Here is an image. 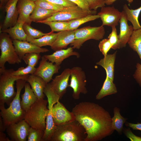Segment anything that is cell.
<instances>
[{"label":"cell","mask_w":141,"mask_h":141,"mask_svg":"<svg viewBox=\"0 0 141 141\" xmlns=\"http://www.w3.org/2000/svg\"><path fill=\"white\" fill-rule=\"evenodd\" d=\"M71 75V69L66 68L59 75H57L50 84L54 92L61 99L66 92Z\"/></svg>","instance_id":"15"},{"label":"cell","mask_w":141,"mask_h":141,"mask_svg":"<svg viewBox=\"0 0 141 141\" xmlns=\"http://www.w3.org/2000/svg\"><path fill=\"white\" fill-rule=\"evenodd\" d=\"M7 33L1 32L0 35V69H5L6 62L11 64H19L21 60L16 53L13 40Z\"/></svg>","instance_id":"6"},{"label":"cell","mask_w":141,"mask_h":141,"mask_svg":"<svg viewBox=\"0 0 141 141\" xmlns=\"http://www.w3.org/2000/svg\"><path fill=\"white\" fill-rule=\"evenodd\" d=\"M117 51L112 54H107L96 63L97 65L103 67L105 70L106 75L113 81L115 61Z\"/></svg>","instance_id":"23"},{"label":"cell","mask_w":141,"mask_h":141,"mask_svg":"<svg viewBox=\"0 0 141 141\" xmlns=\"http://www.w3.org/2000/svg\"><path fill=\"white\" fill-rule=\"evenodd\" d=\"M44 131L30 127L27 137L28 141H44Z\"/></svg>","instance_id":"37"},{"label":"cell","mask_w":141,"mask_h":141,"mask_svg":"<svg viewBox=\"0 0 141 141\" xmlns=\"http://www.w3.org/2000/svg\"><path fill=\"white\" fill-rule=\"evenodd\" d=\"M36 5L46 9L59 11L62 10L64 7L46 0H35Z\"/></svg>","instance_id":"35"},{"label":"cell","mask_w":141,"mask_h":141,"mask_svg":"<svg viewBox=\"0 0 141 141\" xmlns=\"http://www.w3.org/2000/svg\"><path fill=\"white\" fill-rule=\"evenodd\" d=\"M3 132H0V141H10Z\"/></svg>","instance_id":"48"},{"label":"cell","mask_w":141,"mask_h":141,"mask_svg":"<svg viewBox=\"0 0 141 141\" xmlns=\"http://www.w3.org/2000/svg\"><path fill=\"white\" fill-rule=\"evenodd\" d=\"M123 11L126 15L128 20L132 23L134 30L141 28L138 20L139 16L141 12V6L135 9H130L125 4L123 6Z\"/></svg>","instance_id":"27"},{"label":"cell","mask_w":141,"mask_h":141,"mask_svg":"<svg viewBox=\"0 0 141 141\" xmlns=\"http://www.w3.org/2000/svg\"><path fill=\"white\" fill-rule=\"evenodd\" d=\"M10 0H0V8L1 9L4 8V7Z\"/></svg>","instance_id":"50"},{"label":"cell","mask_w":141,"mask_h":141,"mask_svg":"<svg viewBox=\"0 0 141 141\" xmlns=\"http://www.w3.org/2000/svg\"><path fill=\"white\" fill-rule=\"evenodd\" d=\"M26 81L30 84L34 94L38 99H44V90L47 84L41 78L34 74L28 75Z\"/></svg>","instance_id":"20"},{"label":"cell","mask_w":141,"mask_h":141,"mask_svg":"<svg viewBox=\"0 0 141 141\" xmlns=\"http://www.w3.org/2000/svg\"><path fill=\"white\" fill-rule=\"evenodd\" d=\"M111 32L108 36V38L112 45L111 49L114 50L121 48V44L117 34L115 26L111 27Z\"/></svg>","instance_id":"38"},{"label":"cell","mask_w":141,"mask_h":141,"mask_svg":"<svg viewBox=\"0 0 141 141\" xmlns=\"http://www.w3.org/2000/svg\"><path fill=\"white\" fill-rule=\"evenodd\" d=\"M75 3L82 9L87 11L91 10L89 9L87 2L86 0H69Z\"/></svg>","instance_id":"44"},{"label":"cell","mask_w":141,"mask_h":141,"mask_svg":"<svg viewBox=\"0 0 141 141\" xmlns=\"http://www.w3.org/2000/svg\"><path fill=\"white\" fill-rule=\"evenodd\" d=\"M36 68L30 66L25 67H21L18 68L16 70H14L13 74L16 76H22L27 75L29 74H34Z\"/></svg>","instance_id":"39"},{"label":"cell","mask_w":141,"mask_h":141,"mask_svg":"<svg viewBox=\"0 0 141 141\" xmlns=\"http://www.w3.org/2000/svg\"><path fill=\"white\" fill-rule=\"evenodd\" d=\"M72 55L75 56L78 58L80 56L78 52L73 51L72 47H69L66 49L57 50L51 54L44 56L49 61L60 65L64 60Z\"/></svg>","instance_id":"21"},{"label":"cell","mask_w":141,"mask_h":141,"mask_svg":"<svg viewBox=\"0 0 141 141\" xmlns=\"http://www.w3.org/2000/svg\"><path fill=\"white\" fill-rule=\"evenodd\" d=\"M119 22L120 24V32L118 35L121 44V48L125 47L134 30L132 26L128 23L126 15L123 10Z\"/></svg>","instance_id":"18"},{"label":"cell","mask_w":141,"mask_h":141,"mask_svg":"<svg viewBox=\"0 0 141 141\" xmlns=\"http://www.w3.org/2000/svg\"><path fill=\"white\" fill-rule=\"evenodd\" d=\"M41 58V56L39 53H30L25 54L22 60L27 65L35 67Z\"/></svg>","instance_id":"36"},{"label":"cell","mask_w":141,"mask_h":141,"mask_svg":"<svg viewBox=\"0 0 141 141\" xmlns=\"http://www.w3.org/2000/svg\"><path fill=\"white\" fill-rule=\"evenodd\" d=\"M58 32L55 33L51 31L49 33L39 38L33 39L29 42L40 47L46 46H51L55 40Z\"/></svg>","instance_id":"30"},{"label":"cell","mask_w":141,"mask_h":141,"mask_svg":"<svg viewBox=\"0 0 141 141\" xmlns=\"http://www.w3.org/2000/svg\"><path fill=\"white\" fill-rule=\"evenodd\" d=\"M70 82L68 87L73 90L72 97L79 99L81 93L86 94L87 91L86 87V80L85 73L82 68L74 67L71 69Z\"/></svg>","instance_id":"9"},{"label":"cell","mask_w":141,"mask_h":141,"mask_svg":"<svg viewBox=\"0 0 141 141\" xmlns=\"http://www.w3.org/2000/svg\"><path fill=\"white\" fill-rule=\"evenodd\" d=\"M24 23L17 21L13 26L5 30L0 31V32L8 33L12 40L27 41V36L23 28Z\"/></svg>","instance_id":"24"},{"label":"cell","mask_w":141,"mask_h":141,"mask_svg":"<svg viewBox=\"0 0 141 141\" xmlns=\"http://www.w3.org/2000/svg\"><path fill=\"white\" fill-rule=\"evenodd\" d=\"M124 133L126 137L129 138L131 141H141V137L134 135L130 128L125 130Z\"/></svg>","instance_id":"45"},{"label":"cell","mask_w":141,"mask_h":141,"mask_svg":"<svg viewBox=\"0 0 141 141\" xmlns=\"http://www.w3.org/2000/svg\"><path fill=\"white\" fill-rule=\"evenodd\" d=\"M35 1V0H34ZM53 3L66 7L76 5V4L69 0H46Z\"/></svg>","instance_id":"42"},{"label":"cell","mask_w":141,"mask_h":141,"mask_svg":"<svg viewBox=\"0 0 141 141\" xmlns=\"http://www.w3.org/2000/svg\"><path fill=\"white\" fill-rule=\"evenodd\" d=\"M44 56L41 58L39 65L36 68L34 74L42 78L47 84L52 79L53 75L58 73L60 68V65H57L50 61Z\"/></svg>","instance_id":"11"},{"label":"cell","mask_w":141,"mask_h":141,"mask_svg":"<svg viewBox=\"0 0 141 141\" xmlns=\"http://www.w3.org/2000/svg\"><path fill=\"white\" fill-rule=\"evenodd\" d=\"M86 135L84 127L75 120L56 126L50 141H85Z\"/></svg>","instance_id":"3"},{"label":"cell","mask_w":141,"mask_h":141,"mask_svg":"<svg viewBox=\"0 0 141 141\" xmlns=\"http://www.w3.org/2000/svg\"><path fill=\"white\" fill-rule=\"evenodd\" d=\"M75 39L70 44L73 49H79L86 41L93 39L99 40L102 39L105 35L104 26L98 27L88 26L74 30Z\"/></svg>","instance_id":"7"},{"label":"cell","mask_w":141,"mask_h":141,"mask_svg":"<svg viewBox=\"0 0 141 141\" xmlns=\"http://www.w3.org/2000/svg\"><path fill=\"white\" fill-rule=\"evenodd\" d=\"M24 87V92L21 96L20 103L22 109L26 112L38 99L28 83H26Z\"/></svg>","instance_id":"22"},{"label":"cell","mask_w":141,"mask_h":141,"mask_svg":"<svg viewBox=\"0 0 141 141\" xmlns=\"http://www.w3.org/2000/svg\"><path fill=\"white\" fill-rule=\"evenodd\" d=\"M105 4L107 5H110L113 4L117 0H104ZM129 4H131L133 0H126Z\"/></svg>","instance_id":"47"},{"label":"cell","mask_w":141,"mask_h":141,"mask_svg":"<svg viewBox=\"0 0 141 141\" xmlns=\"http://www.w3.org/2000/svg\"><path fill=\"white\" fill-rule=\"evenodd\" d=\"M15 51L21 60L26 54L36 53L40 54L48 52L47 49L43 48L26 41L12 40Z\"/></svg>","instance_id":"16"},{"label":"cell","mask_w":141,"mask_h":141,"mask_svg":"<svg viewBox=\"0 0 141 141\" xmlns=\"http://www.w3.org/2000/svg\"><path fill=\"white\" fill-rule=\"evenodd\" d=\"M23 28L27 36V41L29 42L32 39L39 38L50 33H44L33 28L31 25L26 23L24 24Z\"/></svg>","instance_id":"32"},{"label":"cell","mask_w":141,"mask_h":141,"mask_svg":"<svg viewBox=\"0 0 141 141\" xmlns=\"http://www.w3.org/2000/svg\"><path fill=\"white\" fill-rule=\"evenodd\" d=\"M98 47L104 57L107 55L108 52L111 48L112 45L108 38H105L100 42Z\"/></svg>","instance_id":"40"},{"label":"cell","mask_w":141,"mask_h":141,"mask_svg":"<svg viewBox=\"0 0 141 141\" xmlns=\"http://www.w3.org/2000/svg\"><path fill=\"white\" fill-rule=\"evenodd\" d=\"M113 111L114 116L111 118L112 127L114 130H116L119 134H121L124 125L127 119L121 115L120 109L118 107H115Z\"/></svg>","instance_id":"31"},{"label":"cell","mask_w":141,"mask_h":141,"mask_svg":"<svg viewBox=\"0 0 141 141\" xmlns=\"http://www.w3.org/2000/svg\"><path fill=\"white\" fill-rule=\"evenodd\" d=\"M30 126L24 119L10 124L6 129V132L11 141H26Z\"/></svg>","instance_id":"10"},{"label":"cell","mask_w":141,"mask_h":141,"mask_svg":"<svg viewBox=\"0 0 141 141\" xmlns=\"http://www.w3.org/2000/svg\"><path fill=\"white\" fill-rule=\"evenodd\" d=\"M53 105L48 104V111L46 119V127L43 139L44 141H50L56 126L54 124L52 113V109Z\"/></svg>","instance_id":"25"},{"label":"cell","mask_w":141,"mask_h":141,"mask_svg":"<svg viewBox=\"0 0 141 141\" xmlns=\"http://www.w3.org/2000/svg\"><path fill=\"white\" fill-rule=\"evenodd\" d=\"M52 113L54 124L56 126L75 120L73 113L68 111L59 101L53 106Z\"/></svg>","instance_id":"12"},{"label":"cell","mask_w":141,"mask_h":141,"mask_svg":"<svg viewBox=\"0 0 141 141\" xmlns=\"http://www.w3.org/2000/svg\"><path fill=\"white\" fill-rule=\"evenodd\" d=\"M18 0H10L5 6L6 15L0 27V31L14 26L17 22L19 15L17 8Z\"/></svg>","instance_id":"14"},{"label":"cell","mask_w":141,"mask_h":141,"mask_svg":"<svg viewBox=\"0 0 141 141\" xmlns=\"http://www.w3.org/2000/svg\"><path fill=\"white\" fill-rule=\"evenodd\" d=\"M14 70L0 69V105L6 103L9 106L16 94L14 87L15 82L20 79L26 80L28 75L16 76L13 74Z\"/></svg>","instance_id":"4"},{"label":"cell","mask_w":141,"mask_h":141,"mask_svg":"<svg viewBox=\"0 0 141 141\" xmlns=\"http://www.w3.org/2000/svg\"><path fill=\"white\" fill-rule=\"evenodd\" d=\"M57 11L44 9L36 5L30 15V19L32 21L37 23L50 17Z\"/></svg>","instance_id":"28"},{"label":"cell","mask_w":141,"mask_h":141,"mask_svg":"<svg viewBox=\"0 0 141 141\" xmlns=\"http://www.w3.org/2000/svg\"><path fill=\"white\" fill-rule=\"evenodd\" d=\"M6 128L5 126L2 119L0 116V132H3L6 130Z\"/></svg>","instance_id":"49"},{"label":"cell","mask_w":141,"mask_h":141,"mask_svg":"<svg viewBox=\"0 0 141 141\" xmlns=\"http://www.w3.org/2000/svg\"><path fill=\"white\" fill-rule=\"evenodd\" d=\"M74 39V30L59 32L51 48L54 51L65 49L68 45L73 43Z\"/></svg>","instance_id":"19"},{"label":"cell","mask_w":141,"mask_h":141,"mask_svg":"<svg viewBox=\"0 0 141 141\" xmlns=\"http://www.w3.org/2000/svg\"><path fill=\"white\" fill-rule=\"evenodd\" d=\"M96 10H85L76 5L64 7L61 10L55 13L50 17L37 23H43L54 21H69L89 15H96Z\"/></svg>","instance_id":"8"},{"label":"cell","mask_w":141,"mask_h":141,"mask_svg":"<svg viewBox=\"0 0 141 141\" xmlns=\"http://www.w3.org/2000/svg\"><path fill=\"white\" fill-rule=\"evenodd\" d=\"M76 120L84 127L86 134L85 141H98L112 134L114 130L109 112L98 104L83 102L72 109Z\"/></svg>","instance_id":"1"},{"label":"cell","mask_w":141,"mask_h":141,"mask_svg":"<svg viewBox=\"0 0 141 141\" xmlns=\"http://www.w3.org/2000/svg\"><path fill=\"white\" fill-rule=\"evenodd\" d=\"M136 69L133 76L139 86L141 87V64L137 63L136 66Z\"/></svg>","instance_id":"43"},{"label":"cell","mask_w":141,"mask_h":141,"mask_svg":"<svg viewBox=\"0 0 141 141\" xmlns=\"http://www.w3.org/2000/svg\"><path fill=\"white\" fill-rule=\"evenodd\" d=\"M127 126L132 128L133 130H139L141 131V123H137L135 124L128 123Z\"/></svg>","instance_id":"46"},{"label":"cell","mask_w":141,"mask_h":141,"mask_svg":"<svg viewBox=\"0 0 141 141\" xmlns=\"http://www.w3.org/2000/svg\"><path fill=\"white\" fill-rule=\"evenodd\" d=\"M121 14V12L114 6H105L101 8L97 15L102 22V25L112 27L118 25Z\"/></svg>","instance_id":"13"},{"label":"cell","mask_w":141,"mask_h":141,"mask_svg":"<svg viewBox=\"0 0 141 141\" xmlns=\"http://www.w3.org/2000/svg\"><path fill=\"white\" fill-rule=\"evenodd\" d=\"M127 43L137 52L141 60V28L134 30Z\"/></svg>","instance_id":"29"},{"label":"cell","mask_w":141,"mask_h":141,"mask_svg":"<svg viewBox=\"0 0 141 141\" xmlns=\"http://www.w3.org/2000/svg\"><path fill=\"white\" fill-rule=\"evenodd\" d=\"M34 0H18L17 8L19 13L17 21L31 25L30 15L36 5Z\"/></svg>","instance_id":"17"},{"label":"cell","mask_w":141,"mask_h":141,"mask_svg":"<svg viewBox=\"0 0 141 141\" xmlns=\"http://www.w3.org/2000/svg\"><path fill=\"white\" fill-rule=\"evenodd\" d=\"M115 84L106 75L105 79L103 86L96 96L97 100L100 99L108 95L114 94L117 92Z\"/></svg>","instance_id":"26"},{"label":"cell","mask_w":141,"mask_h":141,"mask_svg":"<svg viewBox=\"0 0 141 141\" xmlns=\"http://www.w3.org/2000/svg\"><path fill=\"white\" fill-rule=\"evenodd\" d=\"M43 24L49 26L52 31L61 32L69 30L68 21H54L45 22Z\"/></svg>","instance_id":"34"},{"label":"cell","mask_w":141,"mask_h":141,"mask_svg":"<svg viewBox=\"0 0 141 141\" xmlns=\"http://www.w3.org/2000/svg\"><path fill=\"white\" fill-rule=\"evenodd\" d=\"M100 18L98 15H90L68 21L69 30H74L81 25L87 22L94 20Z\"/></svg>","instance_id":"33"},{"label":"cell","mask_w":141,"mask_h":141,"mask_svg":"<svg viewBox=\"0 0 141 141\" xmlns=\"http://www.w3.org/2000/svg\"><path fill=\"white\" fill-rule=\"evenodd\" d=\"M47 100L38 99L25 113L24 119L30 127L45 131L48 114Z\"/></svg>","instance_id":"5"},{"label":"cell","mask_w":141,"mask_h":141,"mask_svg":"<svg viewBox=\"0 0 141 141\" xmlns=\"http://www.w3.org/2000/svg\"><path fill=\"white\" fill-rule=\"evenodd\" d=\"M26 82L23 79L16 81V95L8 108H5L4 105H0V116L6 128L10 124L24 119L25 112L21 108L20 96L21 91Z\"/></svg>","instance_id":"2"},{"label":"cell","mask_w":141,"mask_h":141,"mask_svg":"<svg viewBox=\"0 0 141 141\" xmlns=\"http://www.w3.org/2000/svg\"><path fill=\"white\" fill-rule=\"evenodd\" d=\"M90 10H96L99 8L105 6L104 0H86Z\"/></svg>","instance_id":"41"}]
</instances>
